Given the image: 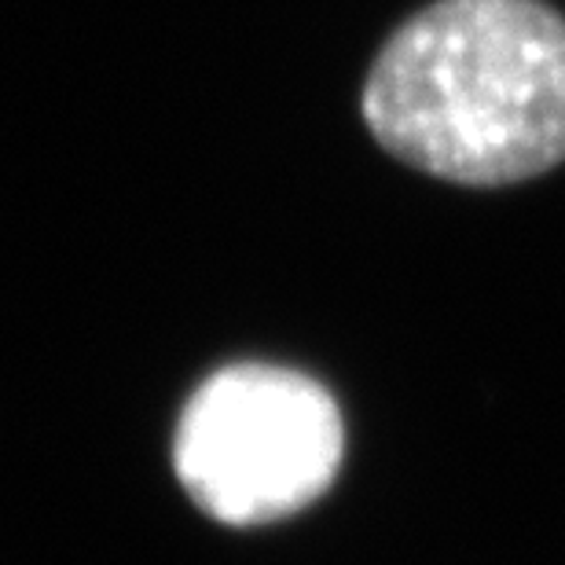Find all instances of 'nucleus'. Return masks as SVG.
I'll list each match as a JSON object with an SVG mask.
<instances>
[{
  "label": "nucleus",
  "mask_w": 565,
  "mask_h": 565,
  "mask_svg": "<svg viewBox=\"0 0 565 565\" xmlns=\"http://www.w3.org/2000/svg\"><path fill=\"white\" fill-rule=\"evenodd\" d=\"M345 456L334 397L301 371L232 364L191 393L173 437V467L202 514L268 525L316 503Z\"/></svg>",
  "instance_id": "2"
},
{
  "label": "nucleus",
  "mask_w": 565,
  "mask_h": 565,
  "mask_svg": "<svg viewBox=\"0 0 565 565\" xmlns=\"http://www.w3.org/2000/svg\"><path fill=\"white\" fill-rule=\"evenodd\" d=\"M401 162L514 184L565 162V19L536 0H440L379 52L360 99Z\"/></svg>",
  "instance_id": "1"
}]
</instances>
